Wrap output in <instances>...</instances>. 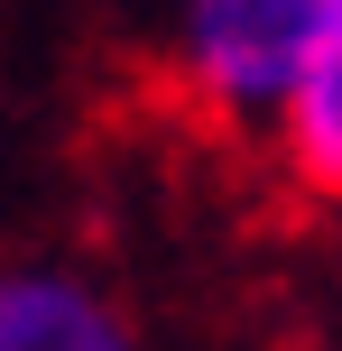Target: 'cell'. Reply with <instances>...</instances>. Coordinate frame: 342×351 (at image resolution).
Here are the masks:
<instances>
[{
  "label": "cell",
  "instance_id": "1",
  "mask_svg": "<svg viewBox=\"0 0 342 351\" xmlns=\"http://www.w3.org/2000/svg\"><path fill=\"white\" fill-rule=\"evenodd\" d=\"M324 0H167V74L213 130H269Z\"/></svg>",
  "mask_w": 342,
  "mask_h": 351
},
{
  "label": "cell",
  "instance_id": "2",
  "mask_svg": "<svg viewBox=\"0 0 342 351\" xmlns=\"http://www.w3.org/2000/svg\"><path fill=\"white\" fill-rule=\"evenodd\" d=\"M0 351H148V342L93 268L0 259Z\"/></svg>",
  "mask_w": 342,
  "mask_h": 351
},
{
  "label": "cell",
  "instance_id": "3",
  "mask_svg": "<svg viewBox=\"0 0 342 351\" xmlns=\"http://www.w3.org/2000/svg\"><path fill=\"white\" fill-rule=\"evenodd\" d=\"M259 139H269L278 176L306 204L342 213V0H324V19H315V37H306V56H296Z\"/></svg>",
  "mask_w": 342,
  "mask_h": 351
}]
</instances>
